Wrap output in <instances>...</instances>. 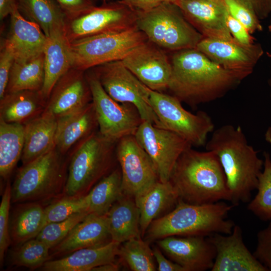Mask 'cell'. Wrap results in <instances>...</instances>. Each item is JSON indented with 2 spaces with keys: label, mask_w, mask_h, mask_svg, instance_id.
I'll list each match as a JSON object with an SVG mask.
<instances>
[{
  "label": "cell",
  "mask_w": 271,
  "mask_h": 271,
  "mask_svg": "<svg viewBox=\"0 0 271 271\" xmlns=\"http://www.w3.org/2000/svg\"><path fill=\"white\" fill-rule=\"evenodd\" d=\"M92 72L106 93L119 103H129L138 110L143 121L159 127V120L150 101V89L141 82L121 61L92 68Z\"/></svg>",
  "instance_id": "obj_12"
},
{
  "label": "cell",
  "mask_w": 271,
  "mask_h": 271,
  "mask_svg": "<svg viewBox=\"0 0 271 271\" xmlns=\"http://www.w3.org/2000/svg\"><path fill=\"white\" fill-rule=\"evenodd\" d=\"M15 57L11 48L4 41L0 52V98L6 92L9 75Z\"/></svg>",
  "instance_id": "obj_43"
},
{
  "label": "cell",
  "mask_w": 271,
  "mask_h": 271,
  "mask_svg": "<svg viewBox=\"0 0 271 271\" xmlns=\"http://www.w3.org/2000/svg\"><path fill=\"white\" fill-rule=\"evenodd\" d=\"M98 130L92 102L57 119L55 146L66 155L79 142Z\"/></svg>",
  "instance_id": "obj_22"
},
{
  "label": "cell",
  "mask_w": 271,
  "mask_h": 271,
  "mask_svg": "<svg viewBox=\"0 0 271 271\" xmlns=\"http://www.w3.org/2000/svg\"><path fill=\"white\" fill-rule=\"evenodd\" d=\"M216 256L211 271H268L244 244L241 227L235 224L231 233L208 236Z\"/></svg>",
  "instance_id": "obj_20"
},
{
  "label": "cell",
  "mask_w": 271,
  "mask_h": 271,
  "mask_svg": "<svg viewBox=\"0 0 271 271\" xmlns=\"http://www.w3.org/2000/svg\"><path fill=\"white\" fill-rule=\"evenodd\" d=\"M158 247L185 271L211 270L216 256L214 246L202 236H170L157 240Z\"/></svg>",
  "instance_id": "obj_17"
},
{
  "label": "cell",
  "mask_w": 271,
  "mask_h": 271,
  "mask_svg": "<svg viewBox=\"0 0 271 271\" xmlns=\"http://www.w3.org/2000/svg\"><path fill=\"white\" fill-rule=\"evenodd\" d=\"M270 83H271V82H270ZM270 97H271V94H270Z\"/></svg>",
  "instance_id": "obj_54"
},
{
  "label": "cell",
  "mask_w": 271,
  "mask_h": 271,
  "mask_svg": "<svg viewBox=\"0 0 271 271\" xmlns=\"http://www.w3.org/2000/svg\"><path fill=\"white\" fill-rule=\"evenodd\" d=\"M167 0H123L122 2L136 12L151 10Z\"/></svg>",
  "instance_id": "obj_48"
},
{
  "label": "cell",
  "mask_w": 271,
  "mask_h": 271,
  "mask_svg": "<svg viewBox=\"0 0 271 271\" xmlns=\"http://www.w3.org/2000/svg\"><path fill=\"white\" fill-rule=\"evenodd\" d=\"M65 156L55 148L23 165L12 185V202H44L64 196L69 163Z\"/></svg>",
  "instance_id": "obj_6"
},
{
  "label": "cell",
  "mask_w": 271,
  "mask_h": 271,
  "mask_svg": "<svg viewBox=\"0 0 271 271\" xmlns=\"http://www.w3.org/2000/svg\"><path fill=\"white\" fill-rule=\"evenodd\" d=\"M44 80L43 52L27 61H15L10 72L5 93L27 90L41 91Z\"/></svg>",
  "instance_id": "obj_33"
},
{
  "label": "cell",
  "mask_w": 271,
  "mask_h": 271,
  "mask_svg": "<svg viewBox=\"0 0 271 271\" xmlns=\"http://www.w3.org/2000/svg\"><path fill=\"white\" fill-rule=\"evenodd\" d=\"M120 244L111 240L99 246L79 249L64 257L48 260L41 267L45 271H92L97 266L116 261Z\"/></svg>",
  "instance_id": "obj_24"
},
{
  "label": "cell",
  "mask_w": 271,
  "mask_h": 271,
  "mask_svg": "<svg viewBox=\"0 0 271 271\" xmlns=\"http://www.w3.org/2000/svg\"><path fill=\"white\" fill-rule=\"evenodd\" d=\"M152 159L159 180L170 181L174 167L181 154L192 146L185 139L168 129L143 121L134 135Z\"/></svg>",
  "instance_id": "obj_14"
},
{
  "label": "cell",
  "mask_w": 271,
  "mask_h": 271,
  "mask_svg": "<svg viewBox=\"0 0 271 271\" xmlns=\"http://www.w3.org/2000/svg\"><path fill=\"white\" fill-rule=\"evenodd\" d=\"M120 244L118 257L132 271H155L157 267L153 249L141 237Z\"/></svg>",
  "instance_id": "obj_35"
},
{
  "label": "cell",
  "mask_w": 271,
  "mask_h": 271,
  "mask_svg": "<svg viewBox=\"0 0 271 271\" xmlns=\"http://www.w3.org/2000/svg\"><path fill=\"white\" fill-rule=\"evenodd\" d=\"M270 82H271V78H270Z\"/></svg>",
  "instance_id": "obj_55"
},
{
  "label": "cell",
  "mask_w": 271,
  "mask_h": 271,
  "mask_svg": "<svg viewBox=\"0 0 271 271\" xmlns=\"http://www.w3.org/2000/svg\"><path fill=\"white\" fill-rule=\"evenodd\" d=\"M12 185L9 182L3 193L0 204V262L2 265L5 253L11 242L10 232L9 214L12 201Z\"/></svg>",
  "instance_id": "obj_40"
},
{
  "label": "cell",
  "mask_w": 271,
  "mask_h": 271,
  "mask_svg": "<svg viewBox=\"0 0 271 271\" xmlns=\"http://www.w3.org/2000/svg\"><path fill=\"white\" fill-rule=\"evenodd\" d=\"M234 206L222 201L195 204L179 199L172 210L152 222L145 234L146 240L149 242L170 236L230 234L235 223L227 216Z\"/></svg>",
  "instance_id": "obj_4"
},
{
  "label": "cell",
  "mask_w": 271,
  "mask_h": 271,
  "mask_svg": "<svg viewBox=\"0 0 271 271\" xmlns=\"http://www.w3.org/2000/svg\"><path fill=\"white\" fill-rule=\"evenodd\" d=\"M137 26L149 41L163 50L196 48L204 38L178 6L170 2H164L148 11L137 12Z\"/></svg>",
  "instance_id": "obj_7"
},
{
  "label": "cell",
  "mask_w": 271,
  "mask_h": 271,
  "mask_svg": "<svg viewBox=\"0 0 271 271\" xmlns=\"http://www.w3.org/2000/svg\"><path fill=\"white\" fill-rule=\"evenodd\" d=\"M196 49L224 68L237 74L242 79L252 72L263 54V49L259 44L246 46L235 40L203 38Z\"/></svg>",
  "instance_id": "obj_16"
},
{
  "label": "cell",
  "mask_w": 271,
  "mask_h": 271,
  "mask_svg": "<svg viewBox=\"0 0 271 271\" xmlns=\"http://www.w3.org/2000/svg\"><path fill=\"white\" fill-rule=\"evenodd\" d=\"M86 71L70 68L56 82L44 111L57 119L92 102Z\"/></svg>",
  "instance_id": "obj_18"
},
{
  "label": "cell",
  "mask_w": 271,
  "mask_h": 271,
  "mask_svg": "<svg viewBox=\"0 0 271 271\" xmlns=\"http://www.w3.org/2000/svg\"><path fill=\"white\" fill-rule=\"evenodd\" d=\"M253 254L268 271H271V220L258 232L257 245Z\"/></svg>",
  "instance_id": "obj_42"
},
{
  "label": "cell",
  "mask_w": 271,
  "mask_h": 271,
  "mask_svg": "<svg viewBox=\"0 0 271 271\" xmlns=\"http://www.w3.org/2000/svg\"><path fill=\"white\" fill-rule=\"evenodd\" d=\"M177 190L170 182L157 181L135 202L140 215V228L144 236L153 221L165 211L173 209L179 200Z\"/></svg>",
  "instance_id": "obj_27"
},
{
  "label": "cell",
  "mask_w": 271,
  "mask_h": 271,
  "mask_svg": "<svg viewBox=\"0 0 271 271\" xmlns=\"http://www.w3.org/2000/svg\"><path fill=\"white\" fill-rule=\"evenodd\" d=\"M88 214L77 213L65 220L45 225L35 238L47 244L51 248L61 241Z\"/></svg>",
  "instance_id": "obj_39"
},
{
  "label": "cell",
  "mask_w": 271,
  "mask_h": 271,
  "mask_svg": "<svg viewBox=\"0 0 271 271\" xmlns=\"http://www.w3.org/2000/svg\"><path fill=\"white\" fill-rule=\"evenodd\" d=\"M47 37L36 23L28 19L18 8L10 15L9 34L4 41L12 49L15 61H25L44 52Z\"/></svg>",
  "instance_id": "obj_21"
},
{
  "label": "cell",
  "mask_w": 271,
  "mask_h": 271,
  "mask_svg": "<svg viewBox=\"0 0 271 271\" xmlns=\"http://www.w3.org/2000/svg\"><path fill=\"white\" fill-rule=\"evenodd\" d=\"M148 40L136 26L73 42L70 44L72 68L86 71L106 63L121 61Z\"/></svg>",
  "instance_id": "obj_8"
},
{
  "label": "cell",
  "mask_w": 271,
  "mask_h": 271,
  "mask_svg": "<svg viewBox=\"0 0 271 271\" xmlns=\"http://www.w3.org/2000/svg\"><path fill=\"white\" fill-rule=\"evenodd\" d=\"M170 182L180 199L195 204L230 201L226 179L217 156L213 152L199 151L192 147L178 159Z\"/></svg>",
  "instance_id": "obj_3"
},
{
  "label": "cell",
  "mask_w": 271,
  "mask_h": 271,
  "mask_svg": "<svg viewBox=\"0 0 271 271\" xmlns=\"http://www.w3.org/2000/svg\"><path fill=\"white\" fill-rule=\"evenodd\" d=\"M24 124L9 123L0 118V176L9 179L21 159L24 145Z\"/></svg>",
  "instance_id": "obj_31"
},
{
  "label": "cell",
  "mask_w": 271,
  "mask_h": 271,
  "mask_svg": "<svg viewBox=\"0 0 271 271\" xmlns=\"http://www.w3.org/2000/svg\"><path fill=\"white\" fill-rule=\"evenodd\" d=\"M179 1H181V0H167V1L174 3Z\"/></svg>",
  "instance_id": "obj_52"
},
{
  "label": "cell",
  "mask_w": 271,
  "mask_h": 271,
  "mask_svg": "<svg viewBox=\"0 0 271 271\" xmlns=\"http://www.w3.org/2000/svg\"><path fill=\"white\" fill-rule=\"evenodd\" d=\"M120 265L116 261L109 262L97 266L92 271H117L120 269Z\"/></svg>",
  "instance_id": "obj_50"
},
{
  "label": "cell",
  "mask_w": 271,
  "mask_h": 271,
  "mask_svg": "<svg viewBox=\"0 0 271 271\" xmlns=\"http://www.w3.org/2000/svg\"><path fill=\"white\" fill-rule=\"evenodd\" d=\"M149 89L160 92L168 89L171 76L170 59L164 51L148 40L121 60Z\"/></svg>",
  "instance_id": "obj_15"
},
{
  "label": "cell",
  "mask_w": 271,
  "mask_h": 271,
  "mask_svg": "<svg viewBox=\"0 0 271 271\" xmlns=\"http://www.w3.org/2000/svg\"><path fill=\"white\" fill-rule=\"evenodd\" d=\"M226 23L228 29L233 39L239 43L249 46L254 44V39L248 30L229 14Z\"/></svg>",
  "instance_id": "obj_45"
},
{
  "label": "cell",
  "mask_w": 271,
  "mask_h": 271,
  "mask_svg": "<svg viewBox=\"0 0 271 271\" xmlns=\"http://www.w3.org/2000/svg\"><path fill=\"white\" fill-rule=\"evenodd\" d=\"M111 240L106 215L88 214L51 250L53 255H68L78 249L99 246Z\"/></svg>",
  "instance_id": "obj_23"
},
{
  "label": "cell",
  "mask_w": 271,
  "mask_h": 271,
  "mask_svg": "<svg viewBox=\"0 0 271 271\" xmlns=\"http://www.w3.org/2000/svg\"><path fill=\"white\" fill-rule=\"evenodd\" d=\"M16 209L10 226L11 241L19 246L35 238L45 225V208L38 202H27Z\"/></svg>",
  "instance_id": "obj_30"
},
{
  "label": "cell",
  "mask_w": 271,
  "mask_h": 271,
  "mask_svg": "<svg viewBox=\"0 0 271 271\" xmlns=\"http://www.w3.org/2000/svg\"><path fill=\"white\" fill-rule=\"evenodd\" d=\"M264 164L262 172L258 177L257 192L249 202L247 209L259 219L271 220V158L264 152Z\"/></svg>",
  "instance_id": "obj_36"
},
{
  "label": "cell",
  "mask_w": 271,
  "mask_h": 271,
  "mask_svg": "<svg viewBox=\"0 0 271 271\" xmlns=\"http://www.w3.org/2000/svg\"><path fill=\"white\" fill-rule=\"evenodd\" d=\"M170 61L168 89L192 107L222 97L242 80L196 48L174 51Z\"/></svg>",
  "instance_id": "obj_1"
},
{
  "label": "cell",
  "mask_w": 271,
  "mask_h": 271,
  "mask_svg": "<svg viewBox=\"0 0 271 271\" xmlns=\"http://www.w3.org/2000/svg\"><path fill=\"white\" fill-rule=\"evenodd\" d=\"M252 12L259 20L266 19L271 13V0H238Z\"/></svg>",
  "instance_id": "obj_46"
},
{
  "label": "cell",
  "mask_w": 271,
  "mask_h": 271,
  "mask_svg": "<svg viewBox=\"0 0 271 271\" xmlns=\"http://www.w3.org/2000/svg\"><path fill=\"white\" fill-rule=\"evenodd\" d=\"M57 119L43 112L24 124V145L21 161L27 164L56 148Z\"/></svg>",
  "instance_id": "obj_26"
},
{
  "label": "cell",
  "mask_w": 271,
  "mask_h": 271,
  "mask_svg": "<svg viewBox=\"0 0 271 271\" xmlns=\"http://www.w3.org/2000/svg\"><path fill=\"white\" fill-rule=\"evenodd\" d=\"M50 250L51 248L45 243L34 238L13 250L10 261L13 265L36 269L50 260Z\"/></svg>",
  "instance_id": "obj_37"
},
{
  "label": "cell",
  "mask_w": 271,
  "mask_h": 271,
  "mask_svg": "<svg viewBox=\"0 0 271 271\" xmlns=\"http://www.w3.org/2000/svg\"><path fill=\"white\" fill-rule=\"evenodd\" d=\"M174 3L204 38L234 40L227 27L228 13L223 0H181Z\"/></svg>",
  "instance_id": "obj_19"
},
{
  "label": "cell",
  "mask_w": 271,
  "mask_h": 271,
  "mask_svg": "<svg viewBox=\"0 0 271 271\" xmlns=\"http://www.w3.org/2000/svg\"><path fill=\"white\" fill-rule=\"evenodd\" d=\"M86 76L100 133L114 142L123 137L134 136L143 121L136 107L112 99L92 72L86 73Z\"/></svg>",
  "instance_id": "obj_11"
},
{
  "label": "cell",
  "mask_w": 271,
  "mask_h": 271,
  "mask_svg": "<svg viewBox=\"0 0 271 271\" xmlns=\"http://www.w3.org/2000/svg\"><path fill=\"white\" fill-rule=\"evenodd\" d=\"M122 194L120 168L114 169L86 194L88 214L104 215Z\"/></svg>",
  "instance_id": "obj_34"
},
{
  "label": "cell",
  "mask_w": 271,
  "mask_h": 271,
  "mask_svg": "<svg viewBox=\"0 0 271 271\" xmlns=\"http://www.w3.org/2000/svg\"><path fill=\"white\" fill-rule=\"evenodd\" d=\"M18 9L37 24L47 36L64 29L65 16L54 0H16Z\"/></svg>",
  "instance_id": "obj_32"
},
{
  "label": "cell",
  "mask_w": 271,
  "mask_h": 271,
  "mask_svg": "<svg viewBox=\"0 0 271 271\" xmlns=\"http://www.w3.org/2000/svg\"><path fill=\"white\" fill-rule=\"evenodd\" d=\"M117 143L103 137L98 130L79 142L69 161L64 196L85 195L112 171Z\"/></svg>",
  "instance_id": "obj_5"
},
{
  "label": "cell",
  "mask_w": 271,
  "mask_h": 271,
  "mask_svg": "<svg viewBox=\"0 0 271 271\" xmlns=\"http://www.w3.org/2000/svg\"><path fill=\"white\" fill-rule=\"evenodd\" d=\"M116 157L121 173L123 194L135 199L159 180L152 159L134 136L123 137L117 142Z\"/></svg>",
  "instance_id": "obj_13"
},
{
  "label": "cell",
  "mask_w": 271,
  "mask_h": 271,
  "mask_svg": "<svg viewBox=\"0 0 271 271\" xmlns=\"http://www.w3.org/2000/svg\"><path fill=\"white\" fill-rule=\"evenodd\" d=\"M268 29H269V31L271 32V23L268 26Z\"/></svg>",
  "instance_id": "obj_53"
},
{
  "label": "cell",
  "mask_w": 271,
  "mask_h": 271,
  "mask_svg": "<svg viewBox=\"0 0 271 271\" xmlns=\"http://www.w3.org/2000/svg\"><path fill=\"white\" fill-rule=\"evenodd\" d=\"M44 55L45 80L40 92L47 101L58 80L72 68L70 43L65 37L64 29L55 31L47 37Z\"/></svg>",
  "instance_id": "obj_25"
},
{
  "label": "cell",
  "mask_w": 271,
  "mask_h": 271,
  "mask_svg": "<svg viewBox=\"0 0 271 271\" xmlns=\"http://www.w3.org/2000/svg\"><path fill=\"white\" fill-rule=\"evenodd\" d=\"M66 18L75 17L96 6V0H54Z\"/></svg>",
  "instance_id": "obj_44"
},
{
  "label": "cell",
  "mask_w": 271,
  "mask_h": 271,
  "mask_svg": "<svg viewBox=\"0 0 271 271\" xmlns=\"http://www.w3.org/2000/svg\"><path fill=\"white\" fill-rule=\"evenodd\" d=\"M265 140L271 145V126L268 127L264 134Z\"/></svg>",
  "instance_id": "obj_51"
},
{
  "label": "cell",
  "mask_w": 271,
  "mask_h": 271,
  "mask_svg": "<svg viewBox=\"0 0 271 271\" xmlns=\"http://www.w3.org/2000/svg\"><path fill=\"white\" fill-rule=\"evenodd\" d=\"M155 259L159 271H185V269L171 259H167L162 253L161 249L155 246L153 249Z\"/></svg>",
  "instance_id": "obj_47"
},
{
  "label": "cell",
  "mask_w": 271,
  "mask_h": 271,
  "mask_svg": "<svg viewBox=\"0 0 271 271\" xmlns=\"http://www.w3.org/2000/svg\"><path fill=\"white\" fill-rule=\"evenodd\" d=\"M137 12L122 1L95 6L75 17L66 18L64 33L70 44L88 37L137 26Z\"/></svg>",
  "instance_id": "obj_10"
},
{
  "label": "cell",
  "mask_w": 271,
  "mask_h": 271,
  "mask_svg": "<svg viewBox=\"0 0 271 271\" xmlns=\"http://www.w3.org/2000/svg\"><path fill=\"white\" fill-rule=\"evenodd\" d=\"M205 148L219 159L232 204L249 201L251 192L257 188L264 161L248 143L241 126L227 124L214 130Z\"/></svg>",
  "instance_id": "obj_2"
},
{
  "label": "cell",
  "mask_w": 271,
  "mask_h": 271,
  "mask_svg": "<svg viewBox=\"0 0 271 271\" xmlns=\"http://www.w3.org/2000/svg\"><path fill=\"white\" fill-rule=\"evenodd\" d=\"M228 14L241 23L251 34L262 30L260 20L249 9L238 0H223Z\"/></svg>",
  "instance_id": "obj_41"
},
{
  "label": "cell",
  "mask_w": 271,
  "mask_h": 271,
  "mask_svg": "<svg viewBox=\"0 0 271 271\" xmlns=\"http://www.w3.org/2000/svg\"><path fill=\"white\" fill-rule=\"evenodd\" d=\"M16 0H0V19L3 20L17 8Z\"/></svg>",
  "instance_id": "obj_49"
},
{
  "label": "cell",
  "mask_w": 271,
  "mask_h": 271,
  "mask_svg": "<svg viewBox=\"0 0 271 271\" xmlns=\"http://www.w3.org/2000/svg\"><path fill=\"white\" fill-rule=\"evenodd\" d=\"M106 216L111 240L122 244L142 236L140 212L133 198L122 193Z\"/></svg>",
  "instance_id": "obj_28"
},
{
  "label": "cell",
  "mask_w": 271,
  "mask_h": 271,
  "mask_svg": "<svg viewBox=\"0 0 271 271\" xmlns=\"http://www.w3.org/2000/svg\"><path fill=\"white\" fill-rule=\"evenodd\" d=\"M46 102L40 91L6 93L0 98V118L9 123L25 124L43 112Z\"/></svg>",
  "instance_id": "obj_29"
},
{
  "label": "cell",
  "mask_w": 271,
  "mask_h": 271,
  "mask_svg": "<svg viewBox=\"0 0 271 271\" xmlns=\"http://www.w3.org/2000/svg\"><path fill=\"white\" fill-rule=\"evenodd\" d=\"M87 208L86 194L75 197L63 196L45 208V225L65 220L77 213H88Z\"/></svg>",
  "instance_id": "obj_38"
},
{
  "label": "cell",
  "mask_w": 271,
  "mask_h": 271,
  "mask_svg": "<svg viewBox=\"0 0 271 271\" xmlns=\"http://www.w3.org/2000/svg\"><path fill=\"white\" fill-rule=\"evenodd\" d=\"M150 101L159 121V127L180 135L192 146L205 145L208 136L214 130L211 117L205 111L191 113L173 95L150 89Z\"/></svg>",
  "instance_id": "obj_9"
}]
</instances>
